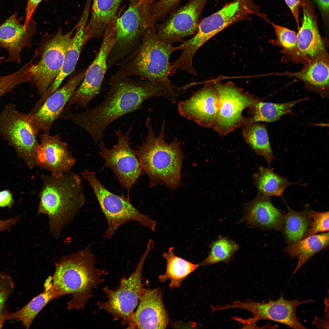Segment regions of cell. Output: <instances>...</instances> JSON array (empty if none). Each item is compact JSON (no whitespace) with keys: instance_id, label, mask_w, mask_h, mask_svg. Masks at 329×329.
<instances>
[{"instance_id":"44dd1931","label":"cell","mask_w":329,"mask_h":329,"mask_svg":"<svg viewBox=\"0 0 329 329\" xmlns=\"http://www.w3.org/2000/svg\"><path fill=\"white\" fill-rule=\"evenodd\" d=\"M16 12L0 26V47L8 52L5 62L21 63V54L25 48L31 45V40L35 34L36 22L31 19L25 27Z\"/></svg>"},{"instance_id":"4316f807","label":"cell","mask_w":329,"mask_h":329,"mask_svg":"<svg viewBox=\"0 0 329 329\" xmlns=\"http://www.w3.org/2000/svg\"><path fill=\"white\" fill-rule=\"evenodd\" d=\"M329 232L315 234L288 246L285 251L293 258L297 257L294 275L302 266L315 254L329 247Z\"/></svg>"},{"instance_id":"3957f363","label":"cell","mask_w":329,"mask_h":329,"mask_svg":"<svg viewBox=\"0 0 329 329\" xmlns=\"http://www.w3.org/2000/svg\"><path fill=\"white\" fill-rule=\"evenodd\" d=\"M41 178L38 213L48 216L50 232L58 237L84 203L82 180L70 171L59 176L43 174Z\"/></svg>"},{"instance_id":"b9f144b4","label":"cell","mask_w":329,"mask_h":329,"mask_svg":"<svg viewBox=\"0 0 329 329\" xmlns=\"http://www.w3.org/2000/svg\"><path fill=\"white\" fill-rule=\"evenodd\" d=\"M49 0H28L26 8V15L23 25L26 27L32 19V15L39 4L42 1Z\"/></svg>"},{"instance_id":"603a6c76","label":"cell","mask_w":329,"mask_h":329,"mask_svg":"<svg viewBox=\"0 0 329 329\" xmlns=\"http://www.w3.org/2000/svg\"><path fill=\"white\" fill-rule=\"evenodd\" d=\"M244 213L238 223L245 221L251 227L281 230L284 215L280 209L274 206L270 197L258 194L245 205Z\"/></svg>"},{"instance_id":"7bdbcfd3","label":"cell","mask_w":329,"mask_h":329,"mask_svg":"<svg viewBox=\"0 0 329 329\" xmlns=\"http://www.w3.org/2000/svg\"><path fill=\"white\" fill-rule=\"evenodd\" d=\"M317 5L324 23L328 24L329 21V0H313Z\"/></svg>"},{"instance_id":"5b68a950","label":"cell","mask_w":329,"mask_h":329,"mask_svg":"<svg viewBox=\"0 0 329 329\" xmlns=\"http://www.w3.org/2000/svg\"><path fill=\"white\" fill-rule=\"evenodd\" d=\"M177 47L164 43L157 38L155 26L147 29L139 46L118 63L116 71L126 76H136L171 87L168 77L170 56Z\"/></svg>"},{"instance_id":"74e56055","label":"cell","mask_w":329,"mask_h":329,"mask_svg":"<svg viewBox=\"0 0 329 329\" xmlns=\"http://www.w3.org/2000/svg\"><path fill=\"white\" fill-rule=\"evenodd\" d=\"M308 213L313 220L311 227L305 234L302 239L314 235L320 232L329 231V212H319L309 209Z\"/></svg>"},{"instance_id":"c3c4849f","label":"cell","mask_w":329,"mask_h":329,"mask_svg":"<svg viewBox=\"0 0 329 329\" xmlns=\"http://www.w3.org/2000/svg\"><path fill=\"white\" fill-rule=\"evenodd\" d=\"M4 76H0V80Z\"/></svg>"},{"instance_id":"ee69618b","label":"cell","mask_w":329,"mask_h":329,"mask_svg":"<svg viewBox=\"0 0 329 329\" xmlns=\"http://www.w3.org/2000/svg\"><path fill=\"white\" fill-rule=\"evenodd\" d=\"M13 202L12 195L8 190L0 192V207H11Z\"/></svg>"},{"instance_id":"7a4b0ae2","label":"cell","mask_w":329,"mask_h":329,"mask_svg":"<svg viewBox=\"0 0 329 329\" xmlns=\"http://www.w3.org/2000/svg\"><path fill=\"white\" fill-rule=\"evenodd\" d=\"M97 262L89 245L55 263L53 275L47 280L61 296L72 295L68 310L83 309L94 290L104 281L102 276L108 273L96 267Z\"/></svg>"},{"instance_id":"e0dca14e","label":"cell","mask_w":329,"mask_h":329,"mask_svg":"<svg viewBox=\"0 0 329 329\" xmlns=\"http://www.w3.org/2000/svg\"><path fill=\"white\" fill-rule=\"evenodd\" d=\"M87 69L74 73L62 87L51 94L36 111L28 114L38 134L49 133L54 121L58 117L85 75Z\"/></svg>"},{"instance_id":"d6a6232c","label":"cell","mask_w":329,"mask_h":329,"mask_svg":"<svg viewBox=\"0 0 329 329\" xmlns=\"http://www.w3.org/2000/svg\"><path fill=\"white\" fill-rule=\"evenodd\" d=\"M285 204L288 212L284 215L281 231L288 245H290L302 239L310 227L312 220L308 213V207L302 212H299Z\"/></svg>"},{"instance_id":"2e32d148","label":"cell","mask_w":329,"mask_h":329,"mask_svg":"<svg viewBox=\"0 0 329 329\" xmlns=\"http://www.w3.org/2000/svg\"><path fill=\"white\" fill-rule=\"evenodd\" d=\"M208 0H189L171 12L162 23L155 26L158 38L171 44L196 33L204 7Z\"/></svg>"},{"instance_id":"6da1fadb","label":"cell","mask_w":329,"mask_h":329,"mask_svg":"<svg viewBox=\"0 0 329 329\" xmlns=\"http://www.w3.org/2000/svg\"><path fill=\"white\" fill-rule=\"evenodd\" d=\"M110 88L102 101L95 107L80 113L65 111L61 117L68 119L84 129L95 144L103 141L104 132L114 121L139 109L143 102L154 97H172V90L156 82L133 79L117 72L110 78Z\"/></svg>"},{"instance_id":"8d00e7d4","label":"cell","mask_w":329,"mask_h":329,"mask_svg":"<svg viewBox=\"0 0 329 329\" xmlns=\"http://www.w3.org/2000/svg\"><path fill=\"white\" fill-rule=\"evenodd\" d=\"M273 27L278 43L285 51L292 55L296 49V33L291 30L268 21Z\"/></svg>"},{"instance_id":"836d02e7","label":"cell","mask_w":329,"mask_h":329,"mask_svg":"<svg viewBox=\"0 0 329 329\" xmlns=\"http://www.w3.org/2000/svg\"><path fill=\"white\" fill-rule=\"evenodd\" d=\"M210 250L207 257L198 264L199 267L220 262H229L233 258L239 246L226 237L219 236L210 244Z\"/></svg>"},{"instance_id":"52a82bcc","label":"cell","mask_w":329,"mask_h":329,"mask_svg":"<svg viewBox=\"0 0 329 329\" xmlns=\"http://www.w3.org/2000/svg\"><path fill=\"white\" fill-rule=\"evenodd\" d=\"M153 245L148 242L145 252L141 257L134 272L129 277L121 278L118 287L112 290L108 287L103 288L108 298L107 301L98 300L99 310L111 314L114 321L121 319L123 326L128 325L127 328L134 329V310L145 288L142 282L143 267L145 260Z\"/></svg>"},{"instance_id":"bcb514c9","label":"cell","mask_w":329,"mask_h":329,"mask_svg":"<svg viewBox=\"0 0 329 329\" xmlns=\"http://www.w3.org/2000/svg\"><path fill=\"white\" fill-rule=\"evenodd\" d=\"M159 0H139L138 3L140 4H151Z\"/></svg>"},{"instance_id":"cb8c5ba5","label":"cell","mask_w":329,"mask_h":329,"mask_svg":"<svg viewBox=\"0 0 329 329\" xmlns=\"http://www.w3.org/2000/svg\"><path fill=\"white\" fill-rule=\"evenodd\" d=\"M88 18L87 16L82 15L76 26V32L65 53L61 69L46 91L41 96V99L43 101H45L51 94L58 90L64 79L74 71L81 52L88 41L85 34Z\"/></svg>"},{"instance_id":"277c9868","label":"cell","mask_w":329,"mask_h":329,"mask_svg":"<svg viewBox=\"0 0 329 329\" xmlns=\"http://www.w3.org/2000/svg\"><path fill=\"white\" fill-rule=\"evenodd\" d=\"M145 140L137 147L136 152L142 174L150 179V186L159 184L174 189L180 185L183 154L181 142L176 138L171 143L165 140V122L156 136L148 122Z\"/></svg>"},{"instance_id":"d6986e66","label":"cell","mask_w":329,"mask_h":329,"mask_svg":"<svg viewBox=\"0 0 329 329\" xmlns=\"http://www.w3.org/2000/svg\"><path fill=\"white\" fill-rule=\"evenodd\" d=\"M40 138L36 166L49 171L54 176L70 172L76 160L67 143L62 140L58 135L51 136L43 133L40 135Z\"/></svg>"},{"instance_id":"60d3db41","label":"cell","mask_w":329,"mask_h":329,"mask_svg":"<svg viewBox=\"0 0 329 329\" xmlns=\"http://www.w3.org/2000/svg\"><path fill=\"white\" fill-rule=\"evenodd\" d=\"M305 0H285L290 9L299 28V10Z\"/></svg>"},{"instance_id":"ab89813d","label":"cell","mask_w":329,"mask_h":329,"mask_svg":"<svg viewBox=\"0 0 329 329\" xmlns=\"http://www.w3.org/2000/svg\"><path fill=\"white\" fill-rule=\"evenodd\" d=\"M328 296L324 299L325 313L324 317L320 319L315 317L312 322L319 328H329V300Z\"/></svg>"},{"instance_id":"7dc6e473","label":"cell","mask_w":329,"mask_h":329,"mask_svg":"<svg viewBox=\"0 0 329 329\" xmlns=\"http://www.w3.org/2000/svg\"><path fill=\"white\" fill-rule=\"evenodd\" d=\"M4 58V57L0 55V63H1L2 60Z\"/></svg>"},{"instance_id":"8fae6325","label":"cell","mask_w":329,"mask_h":329,"mask_svg":"<svg viewBox=\"0 0 329 329\" xmlns=\"http://www.w3.org/2000/svg\"><path fill=\"white\" fill-rule=\"evenodd\" d=\"M253 15L264 18L260 8L253 0H234L216 12L201 19L197 31L185 44L191 52L196 53L205 43L216 34L237 22L249 19Z\"/></svg>"},{"instance_id":"9a60e30c","label":"cell","mask_w":329,"mask_h":329,"mask_svg":"<svg viewBox=\"0 0 329 329\" xmlns=\"http://www.w3.org/2000/svg\"><path fill=\"white\" fill-rule=\"evenodd\" d=\"M313 302L310 299L303 301L285 299L282 294L275 301L269 300L267 302H257L248 300L243 302L237 300L232 304H226L225 307L227 309H243L250 312L253 317L245 320L246 322L248 324L267 320L280 323L292 329H302L307 328L298 320L296 315V308L301 305Z\"/></svg>"},{"instance_id":"d4e9b609","label":"cell","mask_w":329,"mask_h":329,"mask_svg":"<svg viewBox=\"0 0 329 329\" xmlns=\"http://www.w3.org/2000/svg\"><path fill=\"white\" fill-rule=\"evenodd\" d=\"M329 73L328 57H324L306 63L299 71L278 73L300 79L308 89L318 93L324 98L328 97Z\"/></svg>"},{"instance_id":"f1b7e54d","label":"cell","mask_w":329,"mask_h":329,"mask_svg":"<svg viewBox=\"0 0 329 329\" xmlns=\"http://www.w3.org/2000/svg\"><path fill=\"white\" fill-rule=\"evenodd\" d=\"M243 137L251 149L263 157L270 166L275 159L269 142L266 125L258 122H245L242 126Z\"/></svg>"},{"instance_id":"e575fe53","label":"cell","mask_w":329,"mask_h":329,"mask_svg":"<svg viewBox=\"0 0 329 329\" xmlns=\"http://www.w3.org/2000/svg\"><path fill=\"white\" fill-rule=\"evenodd\" d=\"M15 283L9 274L0 272V329H2L10 312L7 306L8 301L13 293Z\"/></svg>"},{"instance_id":"4fadbf2b","label":"cell","mask_w":329,"mask_h":329,"mask_svg":"<svg viewBox=\"0 0 329 329\" xmlns=\"http://www.w3.org/2000/svg\"><path fill=\"white\" fill-rule=\"evenodd\" d=\"M215 84L219 94L218 108L212 129L221 136H224L242 126L246 120L243 111L253 108L261 99L232 83Z\"/></svg>"},{"instance_id":"f35d334b","label":"cell","mask_w":329,"mask_h":329,"mask_svg":"<svg viewBox=\"0 0 329 329\" xmlns=\"http://www.w3.org/2000/svg\"><path fill=\"white\" fill-rule=\"evenodd\" d=\"M181 0H160L151 4L150 12L156 23L165 18L177 8Z\"/></svg>"},{"instance_id":"83f0119b","label":"cell","mask_w":329,"mask_h":329,"mask_svg":"<svg viewBox=\"0 0 329 329\" xmlns=\"http://www.w3.org/2000/svg\"><path fill=\"white\" fill-rule=\"evenodd\" d=\"M44 290L33 298L29 302L19 310L9 312L6 321H20L27 329L30 328L34 319L40 311L50 301L61 296L52 287L47 280L44 284Z\"/></svg>"},{"instance_id":"ffe728a7","label":"cell","mask_w":329,"mask_h":329,"mask_svg":"<svg viewBox=\"0 0 329 329\" xmlns=\"http://www.w3.org/2000/svg\"><path fill=\"white\" fill-rule=\"evenodd\" d=\"M301 8L303 18L297 33L296 49L293 56L295 54L306 63L328 56L319 32L314 6L309 0H305Z\"/></svg>"},{"instance_id":"f6af8a7d","label":"cell","mask_w":329,"mask_h":329,"mask_svg":"<svg viewBox=\"0 0 329 329\" xmlns=\"http://www.w3.org/2000/svg\"><path fill=\"white\" fill-rule=\"evenodd\" d=\"M19 219V216L6 220H0V232L9 230L12 225L16 223Z\"/></svg>"},{"instance_id":"9c48e42d","label":"cell","mask_w":329,"mask_h":329,"mask_svg":"<svg viewBox=\"0 0 329 329\" xmlns=\"http://www.w3.org/2000/svg\"><path fill=\"white\" fill-rule=\"evenodd\" d=\"M75 27L65 34L59 27L57 33L44 40L35 51L34 58H39L33 63L30 61L29 82L43 95L56 78L62 67L66 51L73 38Z\"/></svg>"},{"instance_id":"7c38bea8","label":"cell","mask_w":329,"mask_h":329,"mask_svg":"<svg viewBox=\"0 0 329 329\" xmlns=\"http://www.w3.org/2000/svg\"><path fill=\"white\" fill-rule=\"evenodd\" d=\"M132 129L130 127L125 133L120 129L115 130L118 142L111 149L106 147L103 140L99 144V154L105 161L101 169L107 167L112 170L121 185L126 189L128 198L132 186L142 174L136 150L130 146Z\"/></svg>"},{"instance_id":"1f68e13d","label":"cell","mask_w":329,"mask_h":329,"mask_svg":"<svg viewBox=\"0 0 329 329\" xmlns=\"http://www.w3.org/2000/svg\"><path fill=\"white\" fill-rule=\"evenodd\" d=\"M305 97L283 103L264 102L260 99L252 108L249 109L250 116L246 117L245 122H271L282 116L290 114L293 107L299 103L307 100Z\"/></svg>"},{"instance_id":"f546056e","label":"cell","mask_w":329,"mask_h":329,"mask_svg":"<svg viewBox=\"0 0 329 329\" xmlns=\"http://www.w3.org/2000/svg\"><path fill=\"white\" fill-rule=\"evenodd\" d=\"M174 249L171 247L168 252H164L162 254L166 261V269L164 274L158 276L161 282L169 280L168 286L171 289L180 287L182 281L199 267L198 264H193L175 255Z\"/></svg>"},{"instance_id":"30bf717a","label":"cell","mask_w":329,"mask_h":329,"mask_svg":"<svg viewBox=\"0 0 329 329\" xmlns=\"http://www.w3.org/2000/svg\"><path fill=\"white\" fill-rule=\"evenodd\" d=\"M38 134L29 115L19 111L9 103L0 112V136L13 146L29 168L35 167Z\"/></svg>"},{"instance_id":"5bb4252c","label":"cell","mask_w":329,"mask_h":329,"mask_svg":"<svg viewBox=\"0 0 329 329\" xmlns=\"http://www.w3.org/2000/svg\"><path fill=\"white\" fill-rule=\"evenodd\" d=\"M102 41L94 59L87 68L80 85L75 90L66 104L69 109L76 104L82 108H86L90 101L99 92L102 82L107 71L108 55L116 40L114 29L110 26L106 27Z\"/></svg>"},{"instance_id":"d590c367","label":"cell","mask_w":329,"mask_h":329,"mask_svg":"<svg viewBox=\"0 0 329 329\" xmlns=\"http://www.w3.org/2000/svg\"><path fill=\"white\" fill-rule=\"evenodd\" d=\"M28 68L26 64L15 72L4 76L0 80V97L22 83L29 82Z\"/></svg>"},{"instance_id":"484cf974","label":"cell","mask_w":329,"mask_h":329,"mask_svg":"<svg viewBox=\"0 0 329 329\" xmlns=\"http://www.w3.org/2000/svg\"><path fill=\"white\" fill-rule=\"evenodd\" d=\"M123 0H92L91 15L86 26V36L92 38H102L108 24L117 16Z\"/></svg>"},{"instance_id":"ac0fdd59","label":"cell","mask_w":329,"mask_h":329,"mask_svg":"<svg viewBox=\"0 0 329 329\" xmlns=\"http://www.w3.org/2000/svg\"><path fill=\"white\" fill-rule=\"evenodd\" d=\"M218 99L215 83H207L189 98L179 101L178 110L181 115L200 126L212 128L216 119Z\"/></svg>"},{"instance_id":"7402d4cb","label":"cell","mask_w":329,"mask_h":329,"mask_svg":"<svg viewBox=\"0 0 329 329\" xmlns=\"http://www.w3.org/2000/svg\"><path fill=\"white\" fill-rule=\"evenodd\" d=\"M133 317L134 328L163 329L169 322L159 288H145Z\"/></svg>"},{"instance_id":"ba28073f","label":"cell","mask_w":329,"mask_h":329,"mask_svg":"<svg viewBox=\"0 0 329 329\" xmlns=\"http://www.w3.org/2000/svg\"><path fill=\"white\" fill-rule=\"evenodd\" d=\"M81 174L91 187L107 221L108 227L104 236L105 239H110L119 227L130 221L155 231L156 221L139 211L131 203L129 198L116 195L106 189L97 179L96 172L85 169Z\"/></svg>"},{"instance_id":"4dcf8cb0","label":"cell","mask_w":329,"mask_h":329,"mask_svg":"<svg viewBox=\"0 0 329 329\" xmlns=\"http://www.w3.org/2000/svg\"><path fill=\"white\" fill-rule=\"evenodd\" d=\"M253 177L258 194L269 197H280L283 200V193L287 187L295 185L305 186L304 184L290 182L286 178L276 174L270 168L261 166L253 174Z\"/></svg>"},{"instance_id":"8992f818","label":"cell","mask_w":329,"mask_h":329,"mask_svg":"<svg viewBox=\"0 0 329 329\" xmlns=\"http://www.w3.org/2000/svg\"><path fill=\"white\" fill-rule=\"evenodd\" d=\"M150 5L140 4L138 0H130L127 10L109 23L115 30L116 40L107 58L108 70L136 49L140 44L146 30L155 26Z\"/></svg>"}]
</instances>
